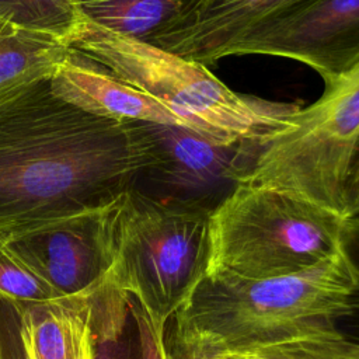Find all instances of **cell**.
<instances>
[{"label":"cell","mask_w":359,"mask_h":359,"mask_svg":"<svg viewBox=\"0 0 359 359\" xmlns=\"http://www.w3.org/2000/svg\"><path fill=\"white\" fill-rule=\"evenodd\" d=\"M146 164L136 122L87 114L39 81L0 105V231L98 209Z\"/></svg>","instance_id":"6da1fadb"},{"label":"cell","mask_w":359,"mask_h":359,"mask_svg":"<svg viewBox=\"0 0 359 359\" xmlns=\"http://www.w3.org/2000/svg\"><path fill=\"white\" fill-rule=\"evenodd\" d=\"M356 279L342 245L335 255L290 275L245 279L210 271L175 314L224 355H247L338 331Z\"/></svg>","instance_id":"7a4b0ae2"},{"label":"cell","mask_w":359,"mask_h":359,"mask_svg":"<svg viewBox=\"0 0 359 359\" xmlns=\"http://www.w3.org/2000/svg\"><path fill=\"white\" fill-rule=\"evenodd\" d=\"M69 46L163 104L187 126L208 133L266 139L300 108L299 104L238 94L205 65L111 32L83 17Z\"/></svg>","instance_id":"3957f363"},{"label":"cell","mask_w":359,"mask_h":359,"mask_svg":"<svg viewBox=\"0 0 359 359\" xmlns=\"http://www.w3.org/2000/svg\"><path fill=\"white\" fill-rule=\"evenodd\" d=\"M212 212L158 199L136 187L108 203L112 282L163 327L209 273Z\"/></svg>","instance_id":"277c9868"},{"label":"cell","mask_w":359,"mask_h":359,"mask_svg":"<svg viewBox=\"0 0 359 359\" xmlns=\"http://www.w3.org/2000/svg\"><path fill=\"white\" fill-rule=\"evenodd\" d=\"M344 223L296 194L244 181L212 212L209 272L266 279L304 271L341 251Z\"/></svg>","instance_id":"5b68a950"},{"label":"cell","mask_w":359,"mask_h":359,"mask_svg":"<svg viewBox=\"0 0 359 359\" xmlns=\"http://www.w3.org/2000/svg\"><path fill=\"white\" fill-rule=\"evenodd\" d=\"M358 150L359 65L264 140L247 181L296 194L342 217Z\"/></svg>","instance_id":"8992f818"},{"label":"cell","mask_w":359,"mask_h":359,"mask_svg":"<svg viewBox=\"0 0 359 359\" xmlns=\"http://www.w3.org/2000/svg\"><path fill=\"white\" fill-rule=\"evenodd\" d=\"M136 125L147 149V164L136 184H150L140 191L209 210L247 181L265 140L219 136L177 123Z\"/></svg>","instance_id":"52a82bcc"},{"label":"cell","mask_w":359,"mask_h":359,"mask_svg":"<svg viewBox=\"0 0 359 359\" xmlns=\"http://www.w3.org/2000/svg\"><path fill=\"white\" fill-rule=\"evenodd\" d=\"M108 203L4 230L0 238L62 297H87L112 280L115 254Z\"/></svg>","instance_id":"ba28073f"},{"label":"cell","mask_w":359,"mask_h":359,"mask_svg":"<svg viewBox=\"0 0 359 359\" xmlns=\"http://www.w3.org/2000/svg\"><path fill=\"white\" fill-rule=\"evenodd\" d=\"M266 55L300 62L335 86L359 65V0H304L258 27L226 56Z\"/></svg>","instance_id":"9c48e42d"},{"label":"cell","mask_w":359,"mask_h":359,"mask_svg":"<svg viewBox=\"0 0 359 359\" xmlns=\"http://www.w3.org/2000/svg\"><path fill=\"white\" fill-rule=\"evenodd\" d=\"M303 1L202 0L178 25L149 43L208 67L245 35Z\"/></svg>","instance_id":"30bf717a"},{"label":"cell","mask_w":359,"mask_h":359,"mask_svg":"<svg viewBox=\"0 0 359 359\" xmlns=\"http://www.w3.org/2000/svg\"><path fill=\"white\" fill-rule=\"evenodd\" d=\"M49 84L55 95L94 116L118 122L185 125L163 104L73 49L56 67Z\"/></svg>","instance_id":"8fae6325"},{"label":"cell","mask_w":359,"mask_h":359,"mask_svg":"<svg viewBox=\"0 0 359 359\" xmlns=\"http://www.w3.org/2000/svg\"><path fill=\"white\" fill-rule=\"evenodd\" d=\"M28 359H95L88 296L18 303Z\"/></svg>","instance_id":"7c38bea8"},{"label":"cell","mask_w":359,"mask_h":359,"mask_svg":"<svg viewBox=\"0 0 359 359\" xmlns=\"http://www.w3.org/2000/svg\"><path fill=\"white\" fill-rule=\"evenodd\" d=\"M70 53L65 41L46 34L17 27L0 31V105L50 79Z\"/></svg>","instance_id":"4fadbf2b"},{"label":"cell","mask_w":359,"mask_h":359,"mask_svg":"<svg viewBox=\"0 0 359 359\" xmlns=\"http://www.w3.org/2000/svg\"><path fill=\"white\" fill-rule=\"evenodd\" d=\"M202 0H76L87 21L111 32L151 42L172 29Z\"/></svg>","instance_id":"5bb4252c"},{"label":"cell","mask_w":359,"mask_h":359,"mask_svg":"<svg viewBox=\"0 0 359 359\" xmlns=\"http://www.w3.org/2000/svg\"><path fill=\"white\" fill-rule=\"evenodd\" d=\"M0 20L55 36L69 45L81 15L76 0H0Z\"/></svg>","instance_id":"9a60e30c"},{"label":"cell","mask_w":359,"mask_h":359,"mask_svg":"<svg viewBox=\"0 0 359 359\" xmlns=\"http://www.w3.org/2000/svg\"><path fill=\"white\" fill-rule=\"evenodd\" d=\"M0 293L18 303L62 299L27 262L13 252L0 238Z\"/></svg>","instance_id":"2e32d148"},{"label":"cell","mask_w":359,"mask_h":359,"mask_svg":"<svg viewBox=\"0 0 359 359\" xmlns=\"http://www.w3.org/2000/svg\"><path fill=\"white\" fill-rule=\"evenodd\" d=\"M129 332L125 345L114 359H165L163 325L156 323L146 309L128 296Z\"/></svg>","instance_id":"e0dca14e"},{"label":"cell","mask_w":359,"mask_h":359,"mask_svg":"<svg viewBox=\"0 0 359 359\" xmlns=\"http://www.w3.org/2000/svg\"><path fill=\"white\" fill-rule=\"evenodd\" d=\"M165 359H223L224 352L174 314L163 328Z\"/></svg>","instance_id":"ac0fdd59"},{"label":"cell","mask_w":359,"mask_h":359,"mask_svg":"<svg viewBox=\"0 0 359 359\" xmlns=\"http://www.w3.org/2000/svg\"><path fill=\"white\" fill-rule=\"evenodd\" d=\"M342 251L356 271V286L348 299V310L338 320L337 330L346 339L359 344V216L346 219L342 230Z\"/></svg>","instance_id":"d6986e66"},{"label":"cell","mask_w":359,"mask_h":359,"mask_svg":"<svg viewBox=\"0 0 359 359\" xmlns=\"http://www.w3.org/2000/svg\"><path fill=\"white\" fill-rule=\"evenodd\" d=\"M0 359H28L18 302L0 293Z\"/></svg>","instance_id":"ffe728a7"},{"label":"cell","mask_w":359,"mask_h":359,"mask_svg":"<svg viewBox=\"0 0 359 359\" xmlns=\"http://www.w3.org/2000/svg\"><path fill=\"white\" fill-rule=\"evenodd\" d=\"M241 356L250 359H335L317 342L316 338L268 346Z\"/></svg>","instance_id":"44dd1931"},{"label":"cell","mask_w":359,"mask_h":359,"mask_svg":"<svg viewBox=\"0 0 359 359\" xmlns=\"http://www.w3.org/2000/svg\"><path fill=\"white\" fill-rule=\"evenodd\" d=\"M313 338L335 359H359V344L346 339L338 331Z\"/></svg>","instance_id":"7402d4cb"},{"label":"cell","mask_w":359,"mask_h":359,"mask_svg":"<svg viewBox=\"0 0 359 359\" xmlns=\"http://www.w3.org/2000/svg\"><path fill=\"white\" fill-rule=\"evenodd\" d=\"M355 216H359V150L355 156L348 181L345 184L342 206V217L345 220Z\"/></svg>","instance_id":"603a6c76"},{"label":"cell","mask_w":359,"mask_h":359,"mask_svg":"<svg viewBox=\"0 0 359 359\" xmlns=\"http://www.w3.org/2000/svg\"><path fill=\"white\" fill-rule=\"evenodd\" d=\"M13 27H14L13 24H10V22H6V21L0 20V31H6V29H8V28H13Z\"/></svg>","instance_id":"cb8c5ba5"},{"label":"cell","mask_w":359,"mask_h":359,"mask_svg":"<svg viewBox=\"0 0 359 359\" xmlns=\"http://www.w3.org/2000/svg\"><path fill=\"white\" fill-rule=\"evenodd\" d=\"M223 359H250V358L241 356V355H224Z\"/></svg>","instance_id":"d4e9b609"}]
</instances>
